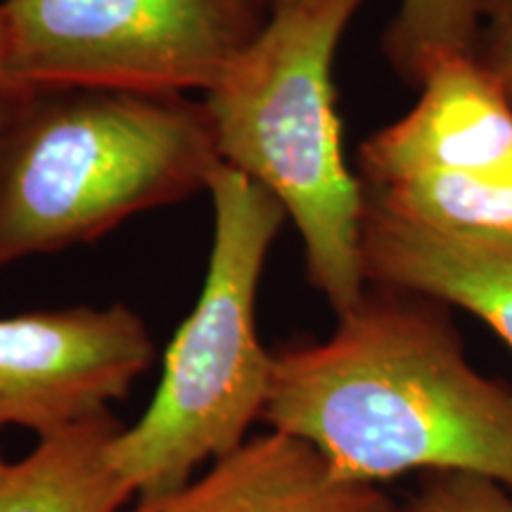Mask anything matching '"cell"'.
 <instances>
[{"instance_id": "1", "label": "cell", "mask_w": 512, "mask_h": 512, "mask_svg": "<svg viewBox=\"0 0 512 512\" xmlns=\"http://www.w3.org/2000/svg\"><path fill=\"white\" fill-rule=\"evenodd\" d=\"M261 422L337 477L465 472L512 491V387L467 361L444 304L377 285L328 339L273 354Z\"/></svg>"}, {"instance_id": "2", "label": "cell", "mask_w": 512, "mask_h": 512, "mask_svg": "<svg viewBox=\"0 0 512 512\" xmlns=\"http://www.w3.org/2000/svg\"><path fill=\"white\" fill-rule=\"evenodd\" d=\"M368 0H297L204 93L221 162L264 185L304 240L306 271L337 316L366 294V188L342 150L332 62Z\"/></svg>"}, {"instance_id": "3", "label": "cell", "mask_w": 512, "mask_h": 512, "mask_svg": "<svg viewBox=\"0 0 512 512\" xmlns=\"http://www.w3.org/2000/svg\"><path fill=\"white\" fill-rule=\"evenodd\" d=\"M221 164L204 102L27 95L0 143V268L93 242L128 216L190 197Z\"/></svg>"}, {"instance_id": "4", "label": "cell", "mask_w": 512, "mask_h": 512, "mask_svg": "<svg viewBox=\"0 0 512 512\" xmlns=\"http://www.w3.org/2000/svg\"><path fill=\"white\" fill-rule=\"evenodd\" d=\"M214 245L195 309L171 339L150 408L110 460L133 496L176 489L247 441L264 415L273 354L256 332V294L287 211L264 185L221 164L209 181Z\"/></svg>"}, {"instance_id": "5", "label": "cell", "mask_w": 512, "mask_h": 512, "mask_svg": "<svg viewBox=\"0 0 512 512\" xmlns=\"http://www.w3.org/2000/svg\"><path fill=\"white\" fill-rule=\"evenodd\" d=\"M17 95L209 93L266 27L264 0H3Z\"/></svg>"}, {"instance_id": "6", "label": "cell", "mask_w": 512, "mask_h": 512, "mask_svg": "<svg viewBox=\"0 0 512 512\" xmlns=\"http://www.w3.org/2000/svg\"><path fill=\"white\" fill-rule=\"evenodd\" d=\"M152 361L150 330L124 304L0 318V430L41 439L110 413Z\"/></svg>"}, {"instance_id": "7", "label": "cell", "mask_w": 512, "mask_h": 512, "mask_svg": "<svg viewBox=\"0 0 512 512\" xmlns=\"http://www.w3.org/2000/svg\"><path fill=\"white\" fill-rule=\"evenodd\" d=\"M406 117L361 145L368 188L422 174H512V105L475 55L446 57Z\"/></svg>"}, {"instance_id": "8", "label": "cell", "mask_w": 512, "mask_h": 512, "mask_svg": "<svg viewBox=\"0 0 512 512\" xmlns=\"http://www.w3.org/2000/svg\"><path fill=\"white\" fill-rule=\"evenodd\" d=\"M361 254L368 283L458 306L512 349V235L427 226L366 195Z\"/></svg>"}, {"instance_id": "9", "label": "cell", "mask_w": 512, "mask_h": 512, "mask_svg": "<svg viewBox=\"0 0 512 512\" xmlns=\"http://www.w3.org/2000/svg\"><path fill=\"white\" fill-rule=\"evenodd\" d=\"M377 484L337 477L316 448L283 432L249 437L176 489L136 496L121 512H392Z\"/></svg>"}, {"instance_id": "10", "label": "cell", "mask_w": 512, "mask_h": 512, "mask_svg": "<svg viewBox=\"0 0 512 512\" xmlns=\"http://www.w3.org/2000/svg\"><path fill=\"white\" fill-rule=\"evenodd\" d=\"M124 425L112 411L38 439L27 456L0 465V512H121L133 491L110 446Z\"/></svg>"}, {"instance_id": "11", "label": "cell", "mask_w": 512, "mask_h": 512, "mask_svg": "<svg viewBox=\"0 0 512 512\" xmlns=\"http://www.w3.org/2000/svg\"><path fill=\"white\" fill-rule=\"evenodd\" d=\"M382 209L427 226L512 235V174H422L368 188Z\"/></svg>"}, {"instance_id": "12", "label": "cell", "mask_w": 512, "mask_h": 512, "mask_svg": "<svg viewBox=\"0 0 512 512\" xmlns=\"http://www.w3.org/2000/svg\"><path fill=\"white\" fill-rule=\"evenodd\" d=\"M482 34V0H401L382 50L403 81L420 86L446 57L475 55Z\"/></svg>"}, {"instance_id": "13", "label": "cell", "mask_w": 512, "mask_h": 512, "mask_svg": "<svg viewBox=\"0 0 512 512\" xmlns=\"http://www.w3.org/2000/svg\"><path fill=\"white\" fill-rule=\"evenodd\" d=\"M392 512H512V491L465 472H427L418 494Z\"/></svg>"}, {"instance_id": "14", "label": "cell", "mask_w": 512, "mask_h": 512, "mask_svg": "<svg viewBox=\"0 0 512 512\" xmlns=\"http://www.w3.org/2000/svg\"><path fill=\"white\" fill-rule=\"evenodd\" d=\"M475 57L512 105V0H482Z\"/></svg>"}, {"instance_id": "15", "label": "cell", "mask_w": 512, "mask_h": 512, "mask_svg": "<svg viewBox=\"0 0 512 512\" xmlns=\"http://www.w3.org/2000/svg\"><path fill=\"white\" fill-rule=\"evenodd\" d=\"M0 95H17L10 83V27L3 0H0Z\"/></svg>"}, {"instance_id": "16", "label": "cell", "mask_w": 512, "mask_h": 512, "mask_svg": "<svg viewBox=\"0 0 512 512\" xmlns=\"http://www.w3.org/2000/svg\"><path fill=\"white\" fill-rule=\"evenodd\" d=\"M22 98H27V95H0V143H3V136L5 131H8L12 114H15Z\"/></svg>"}, {"instance_id": "17", "label": "cell", "mask_w": 512, "mask_h": 512, "mask_svg": "<svg viewBox=\"0 0 512 512\" xmlns=\"http://www.w3.org/2000/svg\"><path fill=\"white\" fill-rule=\"evenodd\" d=\"M264 3H266L271 10H275V8H283V5L297 3V0H264Z\"/></svg>"}, {"instance_id": "18", "label": "cell", "mask_w": 512, "mask_h": 512, "mask_svg": "<svg viewBox=\"0 0 512 512\" xmlns=\"http://www.w3.org/2000/svg\"><path fill=\"white\" fill-rule=\"evenodd\" d=\"M5 463V458H3V453H0V465H3Z\"/></svg>"}]
</instances>
